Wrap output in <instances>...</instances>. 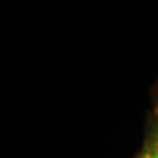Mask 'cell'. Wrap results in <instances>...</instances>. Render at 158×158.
I'll list each match as a JSON object with an SVG mask.
<instances>
[{
    "instance_id": "obj_1",
    "label": "cell",
    "mask_w": 158,
    "mask_h": 158,
    "mask_svg": "<svg viewBox=\"0 0 158 158\" xmlns=\"http://www.w3.org/2000/svg\"><path fill=\"white\" fill-rule=\"evenodd\" d=\"M137 158H158V131L154 125H152Z\"/></svg>"
},
{
    "instance_id": "obj_2",
    "label": "cell",
    "mask_w": 158,
    "mask_h": 158,
    "mask_svg": "<svg viewBox=\"0 0 158 158\" xmlns=\"http://www.w3.org/2000/svg\"><path fill=\"white\" fill-rule=\"evenodd\" d=\"M153 125H154L157 128V131H158V103H157L156 111H154V121H153Z\"/></svg>"
}]
</instances>
